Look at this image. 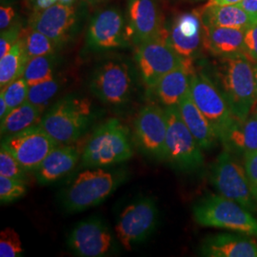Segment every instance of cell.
<instances>
[{"instance_id": "cell-1", "label": "cell", "mask_w": 257, "mask_h": 257, "mask_svg": "<svg viewBox=\"0 0 257 257\" xmlns=\"http://www.w3.org/2000/svg\"><path fill=\"white\" fill-rule=\"evenodd\" d=\"M211 78L229 103L235 118H246L257 102L253 63L248 56L239 54L217 57Z\"/></svg>"}, {"instance_id": "cell-2", "label": "cell", "mask_w": 257, "mask_h": 257, "mask_svg": "<svg viewBox=\"0 0 257 257\" xmlns=\"http://www.w3.org/2000/svg\"><path fill=\"white\" fill-rule=\"evenodd\" d=\"M127 179L124 170L89 168L79 173L65 190L63 208L69 212H79L105 201Z\"/></svg>"}, {"instance_id": "cell-3", "label": "cell", "mask_w": 257, "mask_h": 257, "mask_svg": "<svg viewBox=\"0 0 257 257\" xmlns=\"http://www.w3.org/2000/svg\"><path fill=\"white\" fill-rule=\"evenodd\" d=\"M134 156L128 128L119 120L110 118L94 131L83 150L82 166L105 168L122 163Z\"/></svg>"}, {"instance_id": "cell-4", "label": "cell", "mask_w": 257, "mask_h": 257, "mask_svg": "<svg viewBox=\"0 0 257 257\" xmlns=\"http://www.w3.org/2000/svg\"><path fill=\"white\" fill-rule=\"evenodd\" d=\"M92 118L90 100L70 95L56 102L43 115L39 125L58 144H69L82 137Z\"/></svg>"}, {"instance_id": "cell-5", "label": "cell", "mask_w": 257, "mask_h": 257, "mask_svg": "<svg viewBox=\"0 0 257 257\" xmlns=\"http://www.w3.org/2000/svg\"><path fill=\"white\" fill-rule=\"evenodd\" d=\"M193 217L199 225L257 236V218L251 211L222 195H210L193 207Z\"/></svg>"}, {"instance_id": "cell-6", "label": "cell", "mask_w": 257, "mask_h": 257, "mask_svg": "<svg viewBox=\"0 0 257 257\" xmlns=\"http://www.w3.org/2000/svg\"><path fill=\"white\" fill-rule=\"evenodd\" d=\"M167 116L165 160L185 172L204 165L202 148L186 126L177 106L165 107Z\"/></svg>"}, {"instance_id": "cell-7", "label": "cell", "mask_w": 257, "mask_h": 257, "mask_svg": "<svg viewBox=\"0 0 257 257\" xmlns=\"http://www.w3.org/2000/svg\"><path fill=\"white\" fill-rule=\"evenodd\" d=\"M190 92L214 130L218 141L222 142L236 120L225 96L209 74L195 70L191 76Z\"/></svg>"}, {"instance_id": "cell-8", "label": "cell", "mask_w": 257, "mask_h": 257, "mask_svg": "<svg viewBox=\"0 0 257 257\" xmlns=\"http://www.w3.org/2000/svg\"><path fill=\"white\" fill-rule=\"evenodd\" d=\"M211 182L220 195L238 203L251 212L257 204L251 193L244 164L227 149L217 157L212 168Z\"/></svg>"}, {"instance_id": "cell-9", "label": "cell", "mask_w": 257, "mask_h": 257, "mask_svg": "<svg viewBox=\"0 0 257 257\" xmlns=\"http://www.w3.org/2000/svg\"><path fill=\"white\" fill-rule=\"evenodd\" d=\"M136 62L143 82L152 89L157 81L175 68L186 64L191 59L178 55L163 37L148 40L137 46Z\"/></svg>"}, {"instance_id": "cell-10", "label": "cell", "mask_w": 257, "mask_h": 257, "mask_svg": "<svg viewBox=\"0 0 257 257\" xmlns=\"http://www.w3.org/2000/svg\"><path fill=\"white\" fill-rule=\"evenodd\" d=\"M158 209L152 198H142L128 205L120 213L114 230L120 244L128 250L154 232L158 221Z\"/></svg>"}, {"instance_id": "cell-11", "label": "cell", "mask_w": 257, "mask_h": 257, "mask_svg": "<svg viewBox=\"0 0 257 257\" xmlns=\"http://www.w3.org/2000/svg\"><path fill=\"white\" fill-rule=\"evenodd\" d=\"M90 88L97 98L108 105L125 104L133 91L131 67L118 59L103 62L92 74Z\"/></svg>"}, {"instance_id": "cell-12", "label": "cell", "mask_w": 257, "mask_h": 257, "mask_svg": "<svg viewBox=\"0 0 257 257\" xmlns=\"http://www.w3.org/2000/svg\"><path fill=\"white\" fill-rule=\"evenodd\" d=\"M36 29L51 38L58 47L72 41L80 27V13L76 6L56 2L46 9L35 10L29 21Z\"/></svg>"}, {"instance_id": "cell-13", "label": "cell", "mask_w": 257, "mask_h": 257, "mask_svg": "<svg viewBox=\"0 0 257 257\" xmlns=\"http://www.w3.org/2000/svg\"><path fill=\"white\" fill-rule=\"evenodd\" d=\"M1 144L16 156L28 173L36 172L52 150L59 145L39 124L2 138Z\"/></svg>"}, {"instance_id": "cell-14", "label": "cell", "mask_w": 257, "mask_h": 257, "mask_svg": "<svg viewBox=\"0 0 257 257\" xmlns=\"http://www.w3.org/2000/svg\"><path fill=\"white\" fill-rule=\"evenodd\" d=\"M134 136L138 147L146 156L165 160L167 137L165 109L155 104L142 107L135 119Z\"/></svg>"}, {"instance_id": "cell-15", "label": "cell", "mask_w": 257, "mask_h": 257, "mask_svg": "<svg viewBox=\"0 0 257 257\" xmlns=\"http://www.w3.org/2000/svg\"><path fill=\"white\" fill-rule=\"evenodd\" d=\"M67 245L81 257H102L113 248L114 240L108 226L97 217L80 221L68 235Z\"/></svg>"}, {"instance_id": "cell-16", "label": "cell", "mask_w": 257, "mask_h": 257, "mask_svg": "<svg viewBox=\"0 0 257 257\" xmlns=\"http://www.w3.org/2000/svg\"><path fill=\"white\" fill-rule=\"evenodd\" d=\"M127 24L121 11L115 8L100 11L90 23L87 46L93 51H108L128 47Z\"/></svg>"}, {"instance_id": "cell-17", "label": "cell", "mask_w": 257, "mask_h": 257, "mask_svg": "<svg viewBox=\"0 0 257 257\" xmlns=\"http://www.w3.org/2000/svg\"><path fill=\"white\" fill-rule=\"evenodd\" d=\"M127 33L128 41L137 46L165 35L160 10L155 0H128Z\"/></svg>"}, {"instance_id": "cell-18", "label": "cell", "mask_w": 257, "mask_h": 257, "mask_svg": "<svg viewBox=\"0 0 257 257\" xmlns=\"http://www.w3.org/2000/svg\"><path fill=\"white\" fill-rule=\"evenodd\" d=\"M166 29V39L178 55L193 60L201 52L204 27L200 13H184Z\"/></svg>"}, {"instance_id": "cell-19", "label": "cell", "mask_w": 257, "mask_h": 257, "mask_svg": "<svg viewBox=\"0 0 257 257\" xmlns=\"http://www.w3.org/2000/svg\"><path fill=\"white\" fill-rule=\"evenodd\" d=\"M80 159V152L72 145H57L46 156L36 171L37 182L54 183L71 173Z\"/></svg>"}, {"instance_id": "cell-20", "label": "cell", "mask_w": 257, "mask_h": 257, "mask_svg": "<svg viewBox=\"0 0 257 257\" xmlns=\"http://www.w3.org/2000/svg\"><path fill=\"white\" fill-rule=\"evenodd\" d=\"M204 49L215 57L245 54L247 30L204 25Z\"/></svg>"}, {"instance_id": "cell-21", "label": "cell", "mask_w": 257, "mask_h": 257, "mask_svg": "<svg viewBox=\"0 0 257 257\" xmlns=\"http://www.w3.org/2000/svg\"><path fill=\"white\" fill-rule=\"evenodd\" d=\"M232 233H220L206 239L201 247L204 256L257 257V243Z\"/></svg>"}, {"instance_id": "cell-22", "label": "cell", "mask_w": 257, "mask_h": 257, "mask_svg": "<svg viewBox=\"0 0 257 257\" xmlns=\"http://www.w3.org/2000/svg\"><path fill=\"white\" fill-rule=\"evenodd\" d=\"M193 72V61H190L162 76L152 88L158 100L165 107L177 106L184 95L190 91Z\"/></svg>"}, {"instance_id": "cell-23", "label": "cell", "mask_w": 257, "mask_h": 257, "mask_svg": "<svg viewBox=\"0 0 257 257\" xmlns=\"http://www.w3.org/2000/svg\"><path fill=\"white\" fill-rule=\"evenodd\" d=\"M177 108L186 126L203 150H211L215 146L218 138L210 122L193 101L190 91L177 104Z\"/></svg>"}, {"instance_id": "cell-24", "label": "cell", "mask_w": 257, "mask_h": 257, "mask_svg": "<svg viewBox=\"0 0 257 257\" xmlns=\"http://www.w3.org/2000/svg\"><path fill=\"white\" fill-rule=\"evenodd\" d=\"M225 149L234 155L257 151V113L252 110L244 119H236L226 138L221 142Z\"/></svg>"}, {"instance_id": "cell-25", "label": "cell", "mask_w": 257, "mask_h": 257, "mask_svg": "<svg viewBox=\"0 0 257 257\" xmlns=\"http://www.w3.org/2000/svg\"><path fill=\"white\" fill-rule=\"evenodd\" d=\"M204 25L215 27L248 30L257 23V19L249 16L237 5H206L200 13Z\"/></svg>"}, {"instance_id": "cell-26", "label": "cell", "mask_w": 257, "mask_h": 257, "mask_svg": "<svg viewBox=\"0 0 257 257\" xmlns=\"http://www.w3.org/2000/svg\"><path fill=\"white\" fill-rule=\"evenodd\" d=\"M42 110L29 101H25L19 107L10 110L8 114L1 120V137L5 138L20 133L24 130L39 124Z\"/></svg>"}, {"instance_id": "cell-27", "label": "cell", "mask_w": 257, "mask_h": 257, "mask_svg": "<svg viewBox=\"0 0 257 257\" xmlns=\"http://www.w3.org/2000/svg\"><path fill=\"white\" fill-rule=\"evenodd\" d=\"M29 61L24 42L19 37L18 42L10 49L9 52L0 58V88L23 76Z\"/></svg>"}, {"instance_id": "cell-28", "label": "cell", "mask_w": 257, "mask_h": 257, "mask_svg": "<svg viewBox=\"0 0 257 257\" xmlns=\"http://www.w3.org/2000/svg\"><path fill=\"white\" fill-rule=\"evenodd\" d=\"M55 65H56V55H39L29 59L23 77L28 84L35 85L37 83L46 81L54 77Z\"/></svg>"}, {"instance_id": "cell-29", "label": "cell", "mask_w": 257, "mask_h": 257, "mask_svg": "<svg viewBox=\"0 0 257 257\" xmlns=\"http://www.w3.org/2000/svg\"><path fill=\"white\" fill-rule=\"evenodd\" d=\"M20 37L23 39L29 59L39 55L55 54L59 48L51 38L32 27L22 30Z\"/></svg>"}, {"instance_id": "cell-30", "label": "cell", "mask_w": 257, "mask_h": 257, "mask_svg": "<svg viewBox=\"0 0 257 257\" xmlns=\"http://www.w3.org/2000/svg\"><path fill=\"white\" fill-rule=\"evenodd\" d=\"M59 88L60 82L55 76L46 81L31 85L29 87L27 101L43 110L59 91Z\"/></svg>"}, {"instance_id": "cell-31", "label": "cell", "mask_w": 257, "mask_h": 257, "mask_svg": "<svg viewBox=\"0 0 257 257\" xmlns=\"http://www.w3.org/2000/svg\"><path fill=\"white\" fill-rule=\"evenodd\" d=\"M29 87L30 85L22 76L1 89L0 94L4 96L10 110L19 107L24 102L27 101Z\"/></svg>"}, {"instance_id": "cell-32", "label": "cell", "mask_w": 257, "mask_h": 257, "mask_svg": "<svg viewBox=\"0 0 257 257\" xmlns=\"http://www.w3.org/2000/svg\"><path fill=\"white\" fill-rule=\"evenodd\" d=\"M24 180L0 175V201L2 204L14 202L26 194Z\"/></svg>"}, {"instance_id": "cell-33", "label": "cell", "mask_w": 257, "mask_h": 257, "mask_svg": "<svg viewBox=\"0 0 257 257\" xmlns=\"http://www.w3.org/2000/svg\"><path fill=\"white\" fill-rule=\"evenodd\" d=\"M27 173V171L20 165L16 156H14L3 144H1L0 175L25 180Z\"/></svg>"}, {"instance_id": "cell-34", "label": "cell", "mask_w": 257, "mask_h": 257, "mask_svg": "<svg viewBox=\"0 0 257 257\" xmlns=\"http://www.w3.org/2000/svg\"><path fill=\"white\" fill-rule=\"evenodd\" d=\"M23 247L19 233L12 229L6 228L0 232V256L18 257L23 253Z\"/></svg>"}, {"instance_id": "cell-35", "label": "cell", "mask_w": 257, "mask_h": 257, "mask_svg": "<svg viewBox=\"0 0 257 257\" xmlns=\"http://www.w3.org/2000/svg\"><path fill=\"white\" fill-rule=\"evenodd\" d=\"M22 28L19 22H16L11 27L1 31L0 35V58L3 57L14 46L20 37Z\"/></svg>"}, {"instance_id": "cell-36", "label": "cell", "mask_w": 257, "mask_h": 257, "mask_svg": "<svg viewBox=\"0 0 257 257\" xmlns=\"http://www.w3.org/2000/svg\"><path fill=\"white\" fill-rule=\"evenodd\" d=\"M244 157V167L248 176V183L257 204V151L246 154Z\"/></svg>"}, {"instance_id": "cell-37", "label": "cell", "mask_w": 257, "mask_h": 257, "mask_svg": "<svg viewBox=\"0 0 257 257\" xmlns=\"http://www.w3.org/2000/svg\"><path fill=\"white\" fill-rule=\"evenodd\" d=\"M245 55L253 64L257 63V23L245 33Z\"/></svg>"}, {"instance_id": "cell-38", "label": "cell", "mask_w": 257, "mask_h": 257, "mask_svg": "<svg viewBox=\"0 0 257 257\" xmlns=\"http://www.w3.org/2000/svg\"><path fill=\"white\" fill-rule=\"evenodd\" d=\"M16 12L11 5H1L0 8V30L4 31L11 27L16 19Z\"/></svg>"}, {"instance_id": "cell-39", "label": "cell", "mask_w": 257, "mask_h": 257, "mask_svg": "<svg viewBox=\"0 0 257 257\" xmlns=\"http://www.w3.org/2000/svg\"><path fill=\"white\" fill-rule=\"evenodd\" d=\"M236 5L248 13L249 16L257 19V0H243Z\"/></svg>"}, {"instance_id": "cell-40", "label": "cell", "mask_w": 257, "mask_h": 257, "mask_svg": "<svg viewBox=\"0 0 257 257\" xmlns=\"http://www.w3.org/2000/svg\"><path fill=\"white\" fill-rule=\"evenodd\" d=\"M34 4L35 10L46 9L58 2V0H31Z\"/></svg>"}, {"instance_id": "cell-41", "label": "cell", "mask_w": 257, "mask_h": 257, "mask_svg": "<svg viewBox=\"0 0 257 257\" xmlns=\"http://www.w3.org/2000/svg\"><path fill=\"white\" fill-rule=\"evenodd\" d=\"M243 0H210L207 5H218V6H226V5H236Z\"/></svg>"}, {"instance_id": "cell-42", "label": "cell", "mask_w": 257, "mask_h": 257, "mask_svg": "<svg viewBox=\"0 0 257 257\" xmlns=\"http://www.w3.org/2000/svg\"><path fill=\"white\" fill-rule=\"evenodd\" d=\"M10 111L8 104L5 100L4 96L2 94H0V120L3 119Z\"/></svg>"}, {"instance_id": "cell-43", "label": "cell", "mask_w": 257, "mask_h": 257, "mask_svg": "<svg viewBox=\"0 0 257 257\" xmlns=\"http://www.w3.org/2000/svg\"><path fill=\"white\" fill-rule=\"evenodd\" d=\"M253 72H254V80H255V88H256L257 94V63L253 64Z\"/></svg>"}, {"instance_id": "cell-44", "label": "cell", "mask_w": 257, "mask_h": 257, "mask_svg": "<svg viewBox=\"0 0 257 257\" xmlns=\"http://www.w3.org/2000/svg\"><path fill=\"white\" fill-rule=\"evenodd\" d=\"M74 1V0H58V2L65 3V4H72Z\"/></svg>"}, {"instance_id": "cell-45", "label": "cell", "mask_w": 257, "mask_h": 257, "mask_svg": "<svg viewBox=\"0 0 257 257\" xmlns=\"http://www.w3.org/2000/svg\"><path fill=\"white\" fill-rule=\"evenodd\" d=\"M88 2H91V3H97V2H100V1H103V0H87Z\"/></svg>"}, {"instance_id": "cell-46", "label": "cell", "mask_w": 257, "mask_h": 257, "mask_svg": "<svg viewBox=\"0 0 257 257\" xmlns=\"http://www.w3.org/2000/svg\"><path fill=\"white\" fill-rule=\"evenodd\" d=\"M254 110H255V112H256V113H257V103H256V108H255V109H254Z\"/></svg>"}]
</instances>
